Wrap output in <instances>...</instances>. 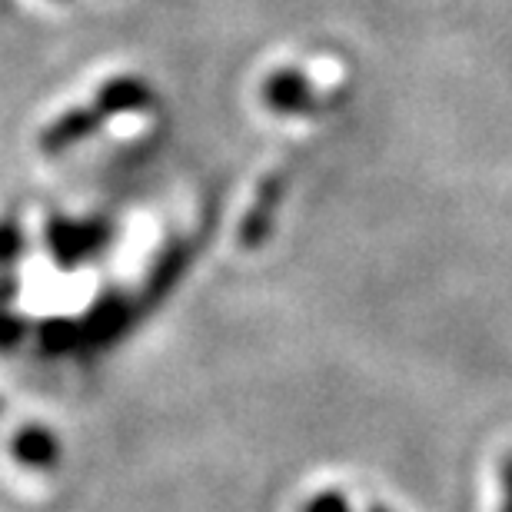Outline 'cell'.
Masks as SVG:
<instances>
[{"label": "cell", "instance_id": "cell-1", "mask_svg": "<svg viewBox=\"0 0 512 512\" xmlns=\"http://www.w3.org/2000/svg\"><path fill=\"white\" fill-rule=\"evenodd\" d=\"M100 117L97 107H77V110H67L64 117H57L44 133H40V150L44 153H64L77 143H84L90 133L100 127Z\"/></svg>", "mask_w": 512, "mask_h": 512}, {"label": "cell", "instance_id": "cell-2", "mask_svg": "<svg viewBox=\"0 0 512 512\" xmlns=\"http://www.w3.org/2000/svg\"><path fill=\"white\" fill-rule=\"evenodd\" d=\"M150 107V87L137 77H117L104 84L97 94V114L114 117V114H133V110Z\"/></svg>", "mask_w": 512, "mask_h": 512}, {"label": "cell", "instance_id": "cell-3", "mask_svg": "<svg viewBox=\"0 0 512 512\" xmlns=\"http://www.w3.org/2000/svg\"><path fill=\"white\" fill-rule=\"evenodd\" d=\"M14 453L24 466H54L57 463V439L40 426L20 429V436L14 439Z\"/></svg>", "mask_w": 512, "mask_h": 512}]
</instances>
